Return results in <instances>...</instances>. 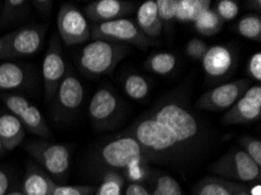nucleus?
I'll list each match as a JSON object with an SVG mask.
<instances>
[{"mask_svg": "<svg viewBox=\"0 0 261 195\" xmlns=\"http://www.w3.org/2000/svg\"><path fill=\"white\" fill-rule=\"evenodd\" d=\"M198 122L191 113L176 103H169L153 116L142 119L133 136L146 151L164 152L180 143L191 141L198 132Z\"/></svg>", "mask_w": 261, "mask_h": 195, "instance_id": "obj_1", "label": "nucleus"}, {"mask_svg": "<svg viewBox=\"0 0 261 195\" xmlns=\"http://www.w3.org/2000/svg\"><path fill=\"white\" fill-rule=\"evenodd\" d=\"M128 45L108 40H94L79 53V65L85 73L100 76L112 73L128 53Z\"/></svg>", "mask_w": 261, "mask_h": 195, "instance_id": "obj_2", "label": "nucleus"}, {"mask_svg": "<svg viewBox=\"0 0 261 195\" xmlns=\"http://www.w3.org/2000/svg\"><path fill=\"white\" fill-rule=\"evenodd\" d=\"M90 38L93 40H108L124 45L130 43L141 49L153 45L152 40L142 33L135 21L125 18L108 22H93L90 26Z\"/></svg>", "mask_w": 261, "mask_h": 195, "instance_id": "obj_3", "label": "nucleus"}, {"mask_svg": "<svg viewBox=\"0 0 261 195\" xmlns=\"http://www.w3.org/2000/svg\"><path fill=\"white\" fill-rule=\"evenodd\" d=\"M46 32V26L33 25L6 34L2 38L3 51L0 58L12 59L35 54L42 45Z\"/></svg>", "mask_w": 261, "mask_h": 195, "instance_id": "obj_4", "label": "nucleus"}, {"mask_svg": "<svg viewBox=\"0 0 261 195\" xmlns=\"http://www.w3.org/2000/svg\"><path fill=\"white\" fill-rule=\"evenodd\" d=\"M146 150L134 137H121L102 149L101 156L107 165L116 169H133L144 160Z\"/></svg>", "mask_w": 261, "mask_h": 195, "instance_id": "obj_5", "label": "nucleus"}, {"mask_svg": "<svg viewBox=\"0 0 261 195\" xmlns=\"http://www.w3.org/2000/svg\"><path fill=\"white\" fill-rule=\"evenodd\" d=\"M0 98L9 107L12 115H14L21 122L26 131H30L31 133L40 137L52 136V132H50L40 110L27 101L25 97L19 96V95L3 94Z\"/></svg>", "mask_w": 261, "mask_h": 195, "instance_id": "obj_6", "label": "nucleus"}, {"mask_svg": "<svg viewBox=\"0 0 261 195\" xmlns=\"http://www.w3.org/2000/svg\"><path fill=\"white\" fill-rule=\"evenodd\" d=\"M58 30L67 46L84 43L90 39V25L85 14L75 6H61L58 14Z\"/></svg>", "mask_w": 261, "mask_h": 195, "instance_id": "obj_7", "label": "nucleus"}, {"mask_svg": "<svg viewBox=\"0 0 261 195\" xmlns=\"http://www.w3.org/2000/svg\"><path fill=\"white\" fill-rule=\"evenodd\" d=\"M250 88L247 79H237L207 90L198 98V109L208 111L228 110Z\"/></svg>", "mask_w": 261, "mask_h": 195, "instance_id": "obj_8", "label": "nucleus"}, {"mask_svg": "<svg viewBox=\"0 0 261 195\" xmlns=\"http://www.w3.org/2000/svg\"><path fill=\"white\" fill-rule=\"evenodd\" d=\"M26 150L35 160L54 176H62L69 169V151L61 144L48 142H33Z\"/></svg>", "mask_w": 261, "mask_h": 195, "instance_id": "obj_9", "label": "nucleus"}, {"mask_svg": "<svg viewBox=\"0 0 261 195\" xmlns=\"http://www.w3.org/2000/svg\"><path fill=\"white\" fill-rule=\"evenodd\" d=\"M261 116V87H250L221 118L226 125L248 124Z\"/></svg>", "mask_w": 261, "mask_h": 195, "instance_id": "obj_10", "label": "nucleus"}, {"mask_svg": "<svg viewBox=\"0 0 261 195\" xmlns=\"http://www.w3.org/2000/svg\"><path fill=\"white\" fill-rule=\"evenodd\" d=\"M215 170L218 174L234 178L240 181H260V166L256 165L243 150L221 158L215 164Z\"/></svg>", "mask_w": 261, "mask_h": 195, "instance_id": "obj_11", "label": "nucleus"}, {"mask_svg": "<svg viewBox=\"0 0 261 195\" xmlns=\"http://www.w3.org/2000/svg\"><path fill=\"white\" fill-rule=\"evenodd\" d=\"M65 74L66 63L62 58L60 43L53 38L42 63V78L46 101H52L62 78L65 77Z\"/></svg>", "mask_w": 261, "mask_h": 195, "instance_id": "obj_12", "label": "nucleus"}, {"mask_svg": "<svg viewBox=\"0 0 261 195\" xmlns=\"http://www.w3.org/2000/svg\"><path fill=\"white\" fill-rule=\"evenodd\" d=\"M135 7V3L124 0H95L86 7V15L96 23L108 22L132 14Z\"/></svg>", "mask_w": 261, "mask_h": 195, "instance_id": "obj_13", "label": "nucleus"}, {"mask_svg": "<svg viewBox=\"0 0 261 195\" xmlns=\"http://www.w3.org/2000/svg\"><path fill=\"white\" fill-rule=\"evenodd\" d=\"M204 71L210 77H223L234 65V55L225 46L208 47L201 59Z\"/></svg>", "mask_w": 261, "mask_h": 195, "instance_id": "obj_14", "label": "nucleus"}, {"mask_svg": "<svg viewBox=\"0 0 261 195\" xmlns=\"http://www.w3.org/2000/svg\"><path fill=\"white\" fill-rule=\"evenodd\" d=\"M118 107V99L108 88H101L93 95L89 103V115L97 124L106 123L113 117Z\"/></svg>", "mask_w": 261, "mask_h": 195, "instance_id": "obj_15", "label": "nucleus"}, {"mask_svg": "<svg viewBox=\"0 0 261 195\" xmlns=\"http://www.w3.org/2000/svg\"><path fill=\"white\" fill-rule=\"evenodd\" d=\"M59 103L67 111L76 110L84 101V87L73 74H67L57 90Z\"/></svg>", "mask_w": 261, "mask_h": 195, "instance_id": "obj_16", "label": "nucleus"}, {"mask_svg": "<svg viewBox=\"0 0 261 195\" xmlns=\"http://www.w3.org/2000/svg\"><path fill=\"white\" fill-rule=\"evenodd\" d=\"M136 25L145 37L157 38L163 31V22L158 15L155 0H148L138 7L136 13Z\"/></svg>", "mask_w": 261, "mask_h": 195, "instance_id": "obj_17", "label": "nucleus"}, {"mask_svg": "<svg viewBox=\"0 0 261 195\" xmlns=\"http://www.w3.org/2000/svg\"><path fill=\"white\" fill-rule=\"evenodd\" d=\"M26 130L21 122L12 114L0 116V142L5 151L14 150L22 143Z\"/></svg>", "mask_w": 261, "mask_h": 195, "instance_id": "obj_18", "label": "nucleus"}, {"mask_svg": "<svg viewBox=\"0 0 261 195\" xmlns=\"http://www.w3.org/2000/svg\"><path fill=\"white\" fill-rule=\"evenodd\" d=\"M54 182L38 170L29 171L23 180V195H52Z\"/></svg>", "mask_w": 261, "mask_h": 195, "instance_id": "obj_19", "label": "nucleus"}, {"mask_svg": "<svg viewBox=\"0 0 261 195\" xmlns=\"http://www.w3.org/2000/svg\"><path fill=\"white\" fill-rule=\"evenodd\" d=\"M26 79L25 69L17 63L4 62L0 65V91L20 88Z\"/></svg>", "mask_w": 261, "mask_h": 195, "instance_id": "obj_20", "label": "nucleus"}, {"mask_svg": "<svg viewBox=\"0 0 261 195\" xmlns=\"http://www.w3.org/2000/svg\"><path fill=\"white\" fill-rule=\"evenodd\" d=\"M210 0H178L176 20L179 22H195L204 12L211 9Z\"/></svg>", "mask_w": 261, "mask_h": 195, "instance_id": "obj_21", "label": "nucleus"}, {"mask_svg": "<svg viewBox=\"0 0 261 195\" xmlns=\"http://www.w3.org/2000/svg\"><path fill=\"white\" fill-rule=\"evenodd\" d=\"M244 187L218 178H207L199 185L196 195H236Z\"/></svg>", "mask_w": 261, "mask_h": 195, "instance_id": "obj_22", "label": "nucleus"}, {"mask_svg": "<svg viewBox=\"0 0 261 195\" xmlns=\"http://www.w3.org/2000/svg\"><path fill=\"white\" fill-rule=\"evenodd\" d=\"M177 59L171 53H156L145 61V67L152 73L167 75L175 69Z\"/></svg>", "mask_w": 261, "mask_h": 195, "instance_id": "obj_23", "label": "nucleus"}, {"mask_svg": "<svg viewBox=\"0 0 261 195\" xmlns=\"http://www.w3.org/2000/svg\"><path fill=\"white\" fill-rule=\"evenodd\" d=\"M193 23H195L196 31L205 37H211V35L219 33L221 27H223V20L212 9L204 12Z\"/></svg>", "mask_w": 261, "mask_h": 195, "instance_id": "obj_24", "label": "nucleus"}, {"mask_svg": "<svg viewBox=\"0 0 261 195\" xmlns=\"http://www.w3.org/2000/svg\"><path fill=\"white\" fill-rule=\"evenodd\" d=\"M237 32L241 37L260 42L261 40V19L258 14H248L237 23Z\"/></svg>", "mask_w": 261, "mask_h": 195, "instance_id": "obj_25", "label": "nucleus"}, {"mask_svg": "<svg viewBox=\"0 0 261 195\" xmlns=\"http://www.w3.org/2000/svg\"><path fill=\"white\" fill-rule=\"evenodd\" d=\"M149 90L150 87L145 77L136 74L126 77L124 82V91L130 98L135 99V101H141V99L146 97Z\"/></svg>", "mask_w": 261, "mask_h": 195, "instance_id": "obj_26", "label": "nucleus"}, {"mask_svg": "<svg viewBox=\"0 0 261 195\" xmlns=\"http://www.w3.org/2000/svg\"><path fill=\"white\" fill-rule=\"evenodd\" d=\"M124 179L117 172L110 171L105 176L102 184L96 190V195H122Z\"/></svg>", "mask_w": 261, "mask_h": 195, "instance_id": "obj_27", "label": "nucleus"}, {"mask_svg": "<svg viewBox=\"0 0 261 195\" xmlns=\"http://www.w3.org/2000/svg\"><path fill=\"white\" fill-rule=\"evenodd\" d=\"M27 2H22V0H7L4 3V10L2 15L3 22H12L14 20L22 18L25 14Z\"/></svg>", "mask_w": 261, "mask_h": 195, "instance_id": "obj_28", "label": "nucleus"}, {"mask_svg": "<svg viewBox=\"0 0 261 195\" xmlns=\"http://www.w3.org/2000/svg\"><path fill=\"white\" fill-rule=\"evenodd\" d=\"M152 195H183V190L172 177L162 176L158 178Z\"/></svg>", "mask_w": 261, "mask_h": 195, "instance_id": "obj_29", "label": "nucleus"}, {"mask_svg": "<svg viewBox=\"0 0 261 195\" xmlns=\"http://www.w3.org/2000/svg\"><path fill=\"white\" fill-rule=\"evenodd\" d=\"M217 15L223 20H233L239 13V5L233 0H218L215 3V7L212 9Z\"/></svg>", "mask_w": 261, "mask_h": 195, "instance_id": "obj_30", "label": "nucleus"}, {"mask_svg": "<svg viewBox=\"0 0 261 195\" xmlns=\"http://www.w3.org/2000/svg\"><path fill=\"white\" fill-rule=\"evenodd\" d=\"M158 15L163 23H169L175 20L177 13L178 0H157L156 2Z\"/></svg>", "mask_w": 261, "mask_h": 195, "instance_id": "obj_31", "label": "nucleus"}, {"mask_svg": "<svg viewBox=\"0 0 261 195\" xmlns=\"http://www.w3.org/2000/svg\"><path fill=\"white\" fill-rule=\"evenodd\" d=\"M240 145L248 154L253 161L258 166H261V143L252 137H244L240 139Z\"/></svg>", "mask_w": 261, "mask_h": 195, "instance_id": "obj_32", "label": "nucleus"}, {"mask_svg": "<svg viewBox=\"0 0 261 195\" xmlns=\"http://www.w3.org/2000/svg\"><path fill=\"white\" fill-rule=\"evenodd\" d=\"M208 49V46L205 43L203 40L200 39H191L187 43V47H185V53H187L188 57L192 60H196V61H201V59L204 58L205 53H206Z\"/></svg>", "mask_w": 261, "mask_h": 195, "instance_id": "obj_33", "label": "nucleus"}, {"mask_svg": "<svg viewBox=\"0 0 261 195\" xmlns=\"http://www.w3.org/2000/svg\"><path fill=\"white\" fill-rule=\"evenodd\" d=\"M94 187L90 186H59L55 185L52 195H93Z\"/></svg>", "mask_w": 261, "mask_h": 195, "instance_id": "obj_34", "label": "nucleus"}, {"mask_svg": "<svg viewBox=\"0 0 261 195\" xmlns=\"http://www.w3.org/2000/svg\"><path fill=\"white\" fill-rule=\"evenodd\" d=\"M248 74L251 75L252 78L255 81H261V54L255 53L253 54L250 61H248Z\"/></svg>", "mask_w": 261, "mask_h": 195, "instance_id": "obj_35", "label": "nucleus"}, {"mask_svg": "<svg viewBox=\"0 0 261 195\" xmlns=\"http://www.w3.org/2000/svg\"><path fill=\"white\" fill-rule=\"evenodd\" d=\"M125 195H151L148 189L140 184H132L125 190Z\"/></svg>", "mask_w": 261, "mask_h": 195, "instance_id": "obj_36", "label": "nucleus"}, {"mask_svg": "<svg viewBox=\"0 0 261 195\" xmlns=\"http://www.w3.org/2000/svg\"><path fill=\"white\" fill-rule=\"evenodd\" d=\"M10 186V179L4 171L0 170V195H6Z\"/></svg>", "mask_w": 261, "mask_h": 195, "instance_id": "obj_37", "label": "nucleus"}, {"mask_svg": "<svg viewBox=\"0 0 261 195\" xmlns=\"http://www.w3.org/2000/svg\"><path fill=\"white\" fill-rule=\"evenodd\" d=\"M34 5L39 11H42V9H45V12H49L50 9H52L53 3L52 2H34Z\"/></svg>", "mask_w": 261, "mask_h": 195, "instance_id": "obj_38", "label": "nucleus"}, {"mask_svg": "<svg viewBox=\"0 0 261 195\" xmlns=\"http://www.w3.org/2000/svg\"><path fill=\"white\" fill-rule=\"evenodd\" d=\"M250 195H261V185L256 184L251 188L250 192H248Z\"/></svg>", "mask_w": 261, "mask_h": 195, "instance_id": "obj_39", "label": "nucleus"}, {"mask_svg": "<svg viewBox=\"0 0 261 195\" xmlns=\"http://www.w3.org/2000/svg\"><path fill=\"white\" fill-rule=\"evenodd\" d=\"M236 195H250V194H248V192H247V190L246 189H241V190H239V192L238 193H237Z\"/></svg>", "mask_w": 261, "mask_h": 195, "instance_id": "obj_40", "label": "nucleus"}, {"mask_svg": "<svg viewBox=\"0 0 261 195\" xmlns=\"http://www.w3.org/2000/svg\"><path fill=\"white\" fill-rule=\"evenodd\" d=\"M4 152H5V149H4L2 142H0V156H2V154H4Z\"/></svg>", "mask_w": 261, "mask_h": 195, "instance_id": "obj_41", "label": "nucleus"}, {"mask_svg": "<svg viewBox=\"0 0 261 195\" xmlns=\"http://www.w3.org/2000/svg\"><path fill=\"white\" fill-rule=\"evenodd\" d=\"M2 51H3V40L0 39V54H2Z\"/></svg>", "mask_w": 261, "mask_h": 195, "instance_id": "obj_42", "label": "nucleus"}, {"mask_svg": "<svg viewBox=\"0 0 261 195\" xmlns=\"http://www.w3.org/2000/svg\"><path fill=\"white\" fill-rule=\"evenodd\" d=\"M7 195H23L22 193H18V192H15V193H11V194H7Z\"/></svg>", "mask_w": 261, "mask_h": 195, "instance_id": "obj_43", "label": "nucleus"}]
</instances>
